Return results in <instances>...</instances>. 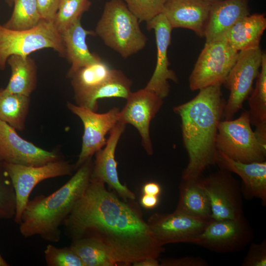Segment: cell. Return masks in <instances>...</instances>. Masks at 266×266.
<instances>
[{
  "label": "cell",
  "instance_id": "4fadbf2b",
  "mask_svg": "<svg viewBox=\"0 0 266 266\" xmlns=\"http://www.w3.org/2000/svg\"><path fill=\"white\" fill-rule=\"evenodd\" d=\"M252 238V233L243 217L211 220L193 244L217 252L236 251Z\"/></svg>",
  "mask_w": 266,
  "mask_h": 266
},
{
  "label": "cell",
  "instance_id": "52a82bcc",
  "mask_svg": "<svg viewBox=\"0 0 266 266\" xmlns=\"http://www.w3.org/2000/svg\"><path fill=\"white\" fill-rule=\"evenodd\" d=\"M239 52L224 39L205 42L189 77L192 91L222 85L234 64Z\"/></svg>",
  "mask_w": 266,
  "mask_h": 266
},
{
  "label": "cell",
  "instance_id": "e0dca14e",
  "mask_svg": "<svg viewBox=\"0 0 266 266\" xmlns=\"http://www.w3.org/2000/svg\"><path fill=\"white\" fill-rule=\"evenodd\" d=\"M125 127L126 124L119 121L110 132L105 147L96 153L91 178L106 183L122 200H134L135 199L134 194L119 180L117 163L115 159L116 148Z\"/></svg>",
  "mask_w": 266,
  "mask_h": 266
},
{
  "label": "cell",
  "instance_id": "f546056e",
  "mask_svg": "<svg viewBox=\"0 0 266 266\" xmlns=\"http://www.w3.org/2000/svg\"><path fill=\"white\" fill-rule=\"evenodd\" d=\"M13 10L8 20L3 24L13 30H27L36 26L42 20L36 0H13Z\"/></svg>",
  "mask_w": 266,
  "mask_h": 266
},
{
  "label": "cell",
  "instance_id": "3957f363",
  "mask_svg": "<svg viewBox=\"0 0 266 266\" xmlns=\"http://www.w3.org/2000/svg\"><path fill=\"white\" fill-rule=\"evenodd\" d=\"M93 167L92 157L59 189L49 196L40 195L29 200L19 224L21 234L25 238L37 235L47 241L59 242L60 226L87 189Z\"/></svg>",
  "mask_w": 266,
  "mask_h": 266
},
{
  "label": "cell",
  "instance_id": "cb8c5ba5",
  "mask_svg": "<svg viewBox=\"0 0 266 266\" xmlns=\"http://www.w3.org/2000/svg\"><path fill=\"white\" fill-rule=\"evenodd\" d=\"M11 70L5 89L11 93L30 97L37 86V66L30 56L12 55L7 61Z\"/></svg>",
  "mask_w": 266,
  "mask_h": 266
},
{
  "label": "cell",
  "instance_id": "1f68e13d",
  "mask_svg": "<svg viewBox=\"0 0 266 266\" xmlns=\"http://www.w3.org/2000/svg\"><path fill=\"white\" fill-rule=\"evenodd\" d=\"M16 209L15 190L9 177L0 162V219L14 218Z\"/></svg>",
  "mask_w": 266,
  "mask_h": 266
},
{
  "label": "cell",
  "instance_id": "f1b7e54d",
  "mask_svg": "<svg viewBox=\"0 0 266 266\" xmlns=\"http://www.w3.org/2000/svg\"><path fill=\"white\" fill-rule=\"evenodd\" d=\"M70 247L80 258L84 266H117L105 249L90 237L72 240Z\"/></svg>",
  "mask_w": 266,
  "mask_h": 266
},
{
  "label": "cell",
  "instance_id": "ab89813d",
  "mask_svg": "<svg viewBox=\"0 0 266 266\" xmlns=\"http://www.w3.org/2000/svg\"><path fill=\"white\" fill-rule=\"evenodd\" d=\"M133 266H159L158 259L146 258L136 261L132 264Z\"/></svg>",
  "mask_w": 266,
  "mask_h": 266
},
{
  "label": "cell",
  "instance_id": "7a4b0ae2",
  "mask_svg": "<svg viewBox=\"0 0 266 266\" xmlns=\"http://www.w3.org/2000/svg\"><path fill=\"white\" fill-rule=\"evenodd\" d=\"M193 99L173 108L181 119L184 146L188 156L182 178H197L216 165V137L226 101L221 85L199 90Z\"/></svg>",
  "mask_w": 266,
  "mask_h": 266
},
{
  "label": "cell",
  "instance_id": "e575fe53",
  "mask_svg": "<svg viewBox=\"0 0 266 266\" xmlns=\"http://www.w3.org/2000/svg\"><path fill=\"white\" fill-rule=\"evenodd\" d=\"M243 266H266V243L251 244L247 254L243 260Z\"/></svg>",
  "mask_w": 266,
  "mask_h": 266
},
{
  "label": "cell",
  "instance_id": "83f0119b",
  "mask_svg": "<svg viewBox=\"0 0 266 266\" xmlns=\"http://www.w3.org/2000/svg\"><path fill=\"white\" fill-rule=\"evenodd\" d=\"M30 104V97L14 94L0 88V120L16 131H23Z\"/></svg>",
  "mask_w": 266,
  "mask_h": 266
},
{
  "label": "cell",
  "instance_id": "7bdbcfd3",
  "mask_svg": "<svg viewBox=\"0 0 266 266\" xmlns=\"http://www.w3.org/2000/svg\"><path fill=\"white\" fill-rule=\"evenodd\" d=\"M207 2H209L211 4H212V3H214L215 2H218V1H221L222 0H203Z\"/></svg>",
  "mask_w": 266,
  "mask_h": 266
},
{
  "label": "cell",
  "instance_id": "ac0fdd59",
  "mask_svg": "<svg viewBox=\"0 0 266 266\" xmlns=\"http://www.w3.org/2000/svg\"><path fill=\"white\" fill-rule=\"evenodd\" d=\"M211 6L203 0H167L162 13L172 29H187L204 37Z\"/></svg>",
  "mask_w": 266,
  "mask_h": 266
},
{
  "label": "cell",
  "instance_id": "4dcf8cb0",
  "mask_svg": "<svg viewBox=\"0 0 266 266\" xmlns=\"http://www.w3.org/2000/svg\"><path fill=\"white\" fill-rule=\"evenodd\" d=\"M90 5L89 0H60L53 21L60 34L81 19L82 14L88 10Z\"/></svg>",
  "mask_w": 266,
  "mask_h": 266
},
{
  "label": "cell",
  "instance_id": "d590c367",
  "mask_svg": "<svg viewBox=\"0 0 266 266\" xmlns=\"http://www.w3.org/2000/svg\"><path fill=\"white\" fill-rule=\"evenodd\" d=\"M36 1L41 19L53 22L60 0H36Z\"/></svg>",
  "mask_w": 266,
  "mask_h": 266
},
{
  "label": "cell",
  "instance_id": "7402d4cb",
  "mask_svg": "<svg viewBox=\"0 0 266 266\" xmlns=\"http://www.w3.org/2000/svg\"><path fill=\"white\" fill-rule=\"evenodd\" d=\"M266 28L265 14H249L235 23L222 38L239 52L260 46L261 37Z\"/></svg>",
  "mask_w": 266,
  "mask_h": 266
},
{
  "label": "cell",
  "instance_id": "5b68a950",
  "mask_svg": "<svg viewBox=\"0 0 266 266\" xmlns=\"http://www.w3.org/2000/svg\"><path fill=\"white\" fill-rule=\"evenodd\" d=\"M46 48L65 57V48L60 33L53 22L42 19L35 27L27 30H13L0 24V70H3L12 55L30 56Z\"/></svg>",
  "mask_w": 266,
  "mask_h": 266
},
{
  "label": "cell",
  "instance_id": "ba28073f",
  "mask_svg": "<svg viewBox=\"0 0 266 266\" xmlns=\"http://www.w3.org/2000/svg\"><path fill=\"white\" fill-rule=\"evenodd\" d=\"M263 54L260 46L239 52L223 84L230 91L223 113L224 120L233 119L251 93L253 82L261 69Z\"/></svg>",
  "mask_w": 266,
  "mask_h": 266
},
{
  "label": "cell",
  "instance_id": "8fae6325",
  "mask_svg": "<svg viewBox=\"0 0 266 266\" xmlns=\"http://www.w3.org/2000/svg\"><path fill=\"white\" fill-rule=\"evenodd\" d=\"M200 181L210 201L212 220L243 217L240 195L228 171L221 169L204 178L200 176Z\"/></svg>",
  "mask_w": 266,
  "mask_h": 266
},
{
  "label": "cell",
  "instance_id": "277c9868",
  "mask_svg": "<svg viewBox=\"0 0 266 266\" xmlns=\"http://www.w3.org/2000/svg\"><path fill=\"white\" fill-rule=\"evenodd\" d=\"M139 23L123 0H110L105 3L95 33L106 46L127 58L146 44Z\"/></svg>",
  "mask_w": 266,
  "mask_h": 266
},
{
  "label": "cell",
  "instance_id": "f35d334b",
  "mask_svg": "<svg viewBox=\"0 0 266 266\" xmlns=\"http://www.w3.org/2000/svg\"><path fill=\"white\" fill-rule=\"evenodd\" d=\"M160 185L154 182H150L145 184L142 187L143 194L158 196L161 192Z\"/></svg>",
  "mask_w": 266,
  "mask_h": 266
},
{
  "label": "cell",
  "instance_id": "6da1fadb",
  "mask_svg": "<svg viewBox=\"0 0 266 266\" xmlns=\"http://www.w3.org/2000/svg\"><path fill=\"white\" fill-rule=\"evenodd\" d=\"M122 200L105 183L91 178L63 225L72 239L97 241L117 266H129L146 258L158 259L164 251L137 206Z\"/></svg>",
  "mask_w": 266,
  "mask_h": 266
},
{
  "label": "cell",
  "instance_id": "2e32d148",
  "mask_svg": "<svg viewBox=\"0 0 266 266\" xmlns=\"http://www.w3.org/2000/svg\"><path fill=\"white\" fill-rule=\"evenodd\" d=\"M148 31L155 32L157 46V61L154 71L145 89L164 99L169 94L168 81L177 83L178 78L173 71L169 69L167 50L170 44L172 28L164 14H159L146 23Z\"/></svg>",
  "mask_w": 266,
  "mask_h": 266
},
{
  "label": "cell",
  "instance_id": "4316f807",
  "mask_svg": "<svg viewBox=\"0 0 266 266\" xmlns=\"http://www.w3.org/2000/svg\"><path fill=\"white\" fill-rule=\"evenodd\" d=\"M114 70L102 59L76 70L69 78L75 101L87 96L106 81Z\"/></svg>",
  "mask_w": 266,
  "mask_h": 266
},
{
  "label": "cell",
  "instance_id": "d6986e66",
  "mask_svg": "<svg viewBox=\"0 0 266 266\" xmlns=\"http://www.w3.org/2000/svg\"><path fill=\"white\" fill-rule=\"evenodd\" d=\"M249 0H222L211 4L204 31L205 42L222 38L238 21L250 14Z\"/></svg>",
  "mask_w": 266,
  "mask_h": 266
},
{
  "label": "cell",
  "instance_id": "ffe728a7",
  "mask_svg": "<svg viewBox=\"0 0 266 266\" xmlns=\"http://www.w3.org/2000/svg\"><path fill=\"white\" fill-rule=\"evenodd\" d=\"M216 165L221 169L238 175L242 179L248 198L261 199L266 202V162L245 163L233 160L217 151Z\"/></svg>",
  "mask_w": 266,
  "mask_h": 266
},
{
  "label": "cell",
  "instance_id": "836d02e7",
  "mask_svg": "<svg viewBox=\"0 0 266 266\" xmlns=\"http://www.w3.org/2000/svg\"><path fill=\"white\" fill-rule=\"evenodd\" d=\"M44 257L48 266H84L70 247L58 248L49 244L44 250Z\"/></svg>",
  "mask_w": 266,
  "mask_h": 266
},
{
  "label": "cell",
  "instance_id": "60d3db41",
  "mask_svg": "<svg viewBox=\"0 0 266 266\" xmlns=\"http://www.w3.org/2000/svg\"><path fill=\"white\" fill-rule=\"evenodd\" d=\"M9 264L0 254V266H8Z\"/></svg>",
  "mask_w": 266,
  "mask_h": 266
},
{
  "label": "cell",
  "instance_id": "44dd1931",
  "mask_svg": "<svg viewBox=\"0 0 266 266\" xmlns=\"http://www.w3.org/2000/svg\"><path fill=\"white\" fill-rule=\"evenodd\" d=\"M95 33L82 27L81 19L61 33L65 48V57L71 64L67 73L68 78L80 68L102 59L97 54L91 52L86 43L87 36Z\"/></svg>",
  "mask_w": 266,
  "mask_h": 266
},
{
  "label": "cell",
  "instance_id": "b9f144b4",
  "mask_svg": "<svg viewBox=\"0 0 266 266\" xmlns=\"http://www.w3.org/2000/svg\"><path fill=\"white\" fill-rule=\"evenodd\" d=\"M5 1L10 7H12L13 5V0H5Z\"/></svg>",
  "mask_w": 266,
  "mask_h": 266
},
{
  "label": "cell",
  "instance_id": "7c38bea8",
  "mask_svg": "<svg viewBox=\"0 0 266 266\" xmlns=\"http://www.w3.org/2000/svg\"><path fill=\"white\" fill-rule=\"evenodd\" d=\"M210 221L175 210L171 213H154L146 222L158 242L164 246L180 242L193 243Z\"/></svg>",
  "mask_w": 266,
  "mask_h": 266
},
{
  "label": "cell",
  "instance_id": "9c48e42d",
  "mask_svg": "<svg viewBox=\"0 0 266 266\" xmlns=\"http://www.w3.org/2000/svg\"><path fill=\"white\" fill-rule=\"evenodd\" d=\"M0 162L15 190L16 209L14 220L18 225L30 195L36 185L47 179L71 175L75 169L74 165L60 159L38 166Z\"/></svg>",
  "mask_w": 266,
  "mask_h": 266
},
{
  "label": "cell",
  "instance_id": "9a60e30c",
  "mask_svg": "<svg viewBox=\"0 0 266 266\" xmlns=\"http://www.w3.org/2000/svg\"><path fill=\"white\" fill-rule=\"evenodd\" d=\"M59 159L55 152L24 139L15 129L0 120V162L38 166Z\"/></svg>",
  "mask_w": 266,
  "mask_h": 266
},
{
  "label": "cell",
  "instance_id": "d4e9b609",
  "mask_svg": "<svg viewBox=\"0 0 266 266\" xmlns=\"http://www.w3.org/2000/svg\"><path fill=\"white\" fill-rule=\"evenodd\" d=\"M251 125L259 141L266 146V54L263 52L262 64L255 88L248 97Z\"/></svg>",
  "mask_w": 266,
  "mask_h": 266
},
{
  "label": "cell",
  "instance_id": "484cf974",
  "mask_svg": "<svg viewBox=\"0 0 266 266\" xmlns=\"http://www.w3.org/2000/svg\"><path fill=\"white\" fill-rule=\"evenodd\" d=\"M132 83V81L122 71L114 69L109 78L76 103L79 106L97 112L99 99L110 98L127 99L131 93Z\"/></svg>",
  "mask_w": 266,
  "mask_h": 266
},
{
  "label": "cell",
  "instance_id": "d6a6232c",
  "mask_svg": "<svg viewBox=\"0 0 266 266\" xmlns=\"http://www.w3.org/2000/svg\"><path fill=\"white\" fill-rule=\"evenodd\" d=\"M139 22H149L162 13L167 0H123Z\"/></svg>",
  "mask_w": 266,
  "mask_h": 266
},
{
  "label": "cell",
  "instance_id": "74e56055",
  "mask_svg": "<svg viewBox=\"0 0 266 266\" xmlns=\"http://www.w3.org/2000/svg\"><path fill=\"white\" fill-rule=\"evenodd\" d=\"M158 196L143 194L140 199L141 205L146 209H153L158 204Z\"/></svg>",
  "mask_w": 266,
  "mask_h": 266
},
{
  "label": "cell",
  "instance_id": "603a6c76",
  "mask_svg": "<svg viewBox=\"0 0 266 266\" xmlns=\"http://www.w3.org/2000/svg\"><path fill=\"white\" fill-rule=\"evenodd\" d=\"M200 177L182 178L175 210L196 218L212 220L210 201L201 184Z\"/></svg>",
  "mask_w": 266,
  "mask_h": 266
},
{
  "label": "cell",
  "instance_id": "30bf717a",
  "mask_svg": "<svg viewBox=\"0 0 266 266\" xmlns=\"http://www.w3.org/2000/svg\"><path fill=\"white\" fill-rule=\"evenodd\" d=\"M66 106L79 117L84 126L81 150L74 165L76 169L105 145V136L119 122L120 110L113 107L108 112L100 114L70 102H67Z\"/></svg>",
  "mask_w": 266,
  "mask_h": 266
},
{
  "label": "cell",
  "instance_id": "8992f818",
  "mask_svg": "<svg viewBox=\"0 0 266 266\" xmlns=\"http://www.w3.org/2000/svg\"><path fill=\"white\" fill-rule=\"evenodd\" d=\"M251 126L248 111L234 120H221L216 137L217 151L242 163L266 161V146L259 141Z\"/></svg>",
  "mask_w": 266,
  "mask_h": 266
},
{
  "label": "cell",
  "instance_id": "5bb4252c",
  "mask_svg": "<svg viewBox=\"0 0 266 266\" xmlns=\"http://www.w3.org/2000/svg\"><path fill=\"white\" fill-rule=\"evenodd\" d=\"M119 113V122L130 124L138 131L142 144L148 155L153 153L150 136V124L161 108L163 99L145 88L130 94Z\"/></svg>",
  "mask_w": 266,
  "mask_h": 266
},
{
  "label": "cell",
  "instance_id": "8d00e7d4",
  "mask_svg": "<svg viewBox=\"0 0 266 266\" xmlns=\"http://www.w3.org/2000/svg\"><path fill=\"white\" fill-rule=\"evenodd\" d=\"M208 263L199 257L188 256L178 259H167L161 261L162 266H206Z\"/></svg>",
  "mask_w": 266,
  "mask_h": 266
}]
</instances>
